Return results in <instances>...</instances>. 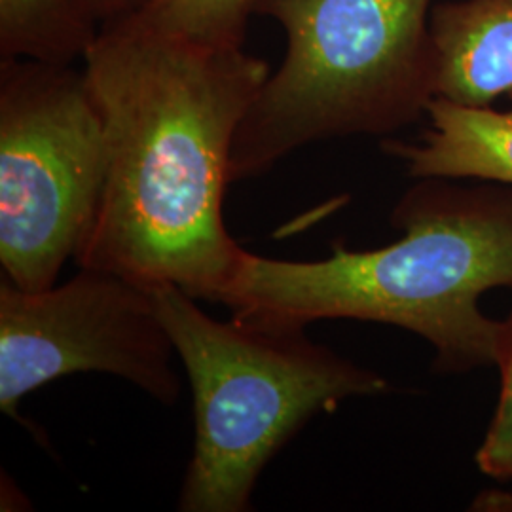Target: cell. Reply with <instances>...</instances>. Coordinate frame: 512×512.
<instances>
[{"label":"cell","instance_id":"obj_3","mask_svg":"<svg viewBox=\"0 0 512 512\" xmlns=\"http://www.w3.org/2000/svg\"><path fill=\"white\" fill-rule=\"evenodd\" d=\"M154 296L194 399L179 511H251L258 476L313 416L389 389L384 376L313 342L302 325L234 313L219 321L175 285Z\"/></svg>","mask_w":512,"mask_h":512},{"label":"cell","instance_id":"obj_5","mask_svg":"<svg viewBox=\"0 0 512 512\" xmlns=\"http://www.w3.org/2000/svg\"><path fill=\"white\" fill-rule=\"evenodd\" d=\"M107 135L84 71L0 59V266L23 291L57 283L92 228Z\"/></svg>","mask_w":512,"mask_h":512},{"label":"cell","instance_id":"obj_7","mask_svg":"<svg viewBox=\"0 0 512 512\" xmlns=\"http://www.w3.org/2000/svg\"><path fill=\"white\" fill-rule=\"evenodd\" d=\"M437 97L490 107L512 93V0H456L433 6Z\"/></svg>","mask_w":512,"mask_h":512},{"label":"cell","instance_id":"obj_12","mask_svg":"<svg viewBox=\"0 0 512 512\" xmlns=\"http://www.w3.org/2000/svg\"><path fill=\"white\" fill-rule=\"evenodd\" d=\"M93 2L101 14L103 25H105V23L116 21V19L129 18V16L139 14L150 0H93Z\"/></svg>","mask_w":512,"mask_h":512},{"label":"cell","instance_id":"obj_9","mask_svg":"<svg viewBox=\"0 0 512 512\" xmlns=\"http://www.w3.org/2000/svg\"><path fill=\"white\" fill-rule=\"evenodd\" d=\"M101 31L93 0H0V59L73 65Z\"/></svg>","mask_w":512,"mask_h":512},{"label":"cell","instance_id":"obj_1","mask_svg":"<svg viewBox=\"0 0 512 512\" xmlns=\"http://www.w3.org/2000/svg\"><path fill=\"white\" fill-rule=\"evenodd\" d=\"M272 73L243 46L103 25L84 74L107 135V177L78 268L217 302L243 247L224 224L239 126Z\"/></svg>","mask_w":512,"mask_h":512},{"label":"cell","instance_id":"obj_10","mask_svg":"<svg viewBox=\"0 0 512 512\" xmlns=\"http://www.w3.org/2000/svg\"><path fill=\"white\" fill-rule=\"evenodd\" d=\"M256 0H150L135 14L148 27L167 35L211 46H243Z\"/></svg>","mask_w":512,"mask_h":512},{"label":"cell","instance_id":"obj_6","mask_svg":"<svg viewBox=\"0 0 512 512\" xmlns=\"http://www.w3.org/2000/svg\"><path fill=\"white\" fill-rule=\"evenodd\" d=\"M177 351L152 289L80 268L71 281L23 291L0 279V410L18 420L25 395L63 376L101 372L162 404L181 397Z\"/></svg>","mask_w":512,"mask_h":512},{"label":"cell","instance_id":"obj_2","mask_svg":"<svg viewBox=\"0 0 512 512\" xmlns=\"http://www.w3.org/2000/svg\"><path fill=\"white\" fill-rule=\"evenodd\" d=\"M403 238L370 251L334 245L323 260H279L243 249L217 302L234 315L308 327L323 319L393 325L425 338L435 366L495 363L501 321L482 294L512 289V186L420 179L391 213Z\"/></svg>","mask_w":512,"mask_h":512},{"label":"cell","instance_id":"obj_4","mask_svg":"<svg viewBox=\"0 0 512 512\" xmlns=\"http://www.w3.org/2000/svg\"><path fill=\"white\" fill-rule=\"evenodd\" d=\"M433 0H256L287 54L239 126L230 183L266 175L289 154L353 135L387 137L437 97Z\"/></svg>","mask_w":512,"mask_h":512},{"label":"cell","instance_id":"obj_8","mask_svg":"<svg viewBox=\"0 0 512 512\" xmlns=\"http://www.w3.org/2000/svg\"><path fill=\"white\" fill-rule=\"evenodd\" d=\"M512 97V93H511ZM420 143L385 141L414 179H478L512 186V107H467L435 97Z\"/></svg>","mask_w":512,"mask_h":512},{"label":"cell","instance_id":"obj_11","mask_svg":"<svg viewBox=\"0 0 512 512\" xmlns=\"http://www.w3.org/2000/svg\"><path fill=\"white\" fill-rule=\"evenodd\" d=\"M494 365L501 372V393L494 420L476 452V465L484 475L512 480V311L501 321Z\"/></svg>","mask_w":512,"mask_h":512}]
</instances>
